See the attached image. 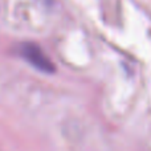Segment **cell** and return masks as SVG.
Listing matches in <instances>:
<instances>
[{"instance_id": "cell-1", "label": "cell", "mask_w": 151, "mask_h": 151, "mask_svg": "<svg viewBox=\"0 0 151 151\" xmlns=\"http://www.w3.org/2000/svg\"><path fill=\"white\" fill-rule=\"evenodd\" d=\"M21 56L28 61L29 64L37 68L39 70L49 73L53 72V64L49 58L45 56V53L39 47L33 44H24L21 47Z\"/></svg>"}]
</instances>
